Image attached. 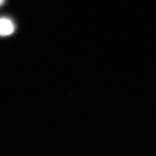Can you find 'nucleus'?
Instances as JSON below:
<instances>
[{
  "label": "nucleus",
  "instance_id": "nucleus-1",
  "mask_svg": "<svg viewBox=\"0 0 156 156\" xmlns=\"http://www.w3.org/2000/svg\"><path fill=\"white\" fill-rule=\"evenodd\" d=\"M15 30V24L13 20L8 17H0V36L10 35Z\"/></svg>",
  "mask_w": 156,
  "mask_h": 156
},
{
  "label": "nucleus",
  "instance_id": "nucleus-2",
  "mask_svg": "<svg viewBox=\"0 0 156 156\" xmlns=\"http://www.w3.org/2000/svg\"><path fill=\"white\" fill-rule=\"evenodd\" d=\"M5 2V0H0V6L2 5Z\"/></svg>",
  "mask_w": 156,
  "mask_h": 156
}]
</instances>
